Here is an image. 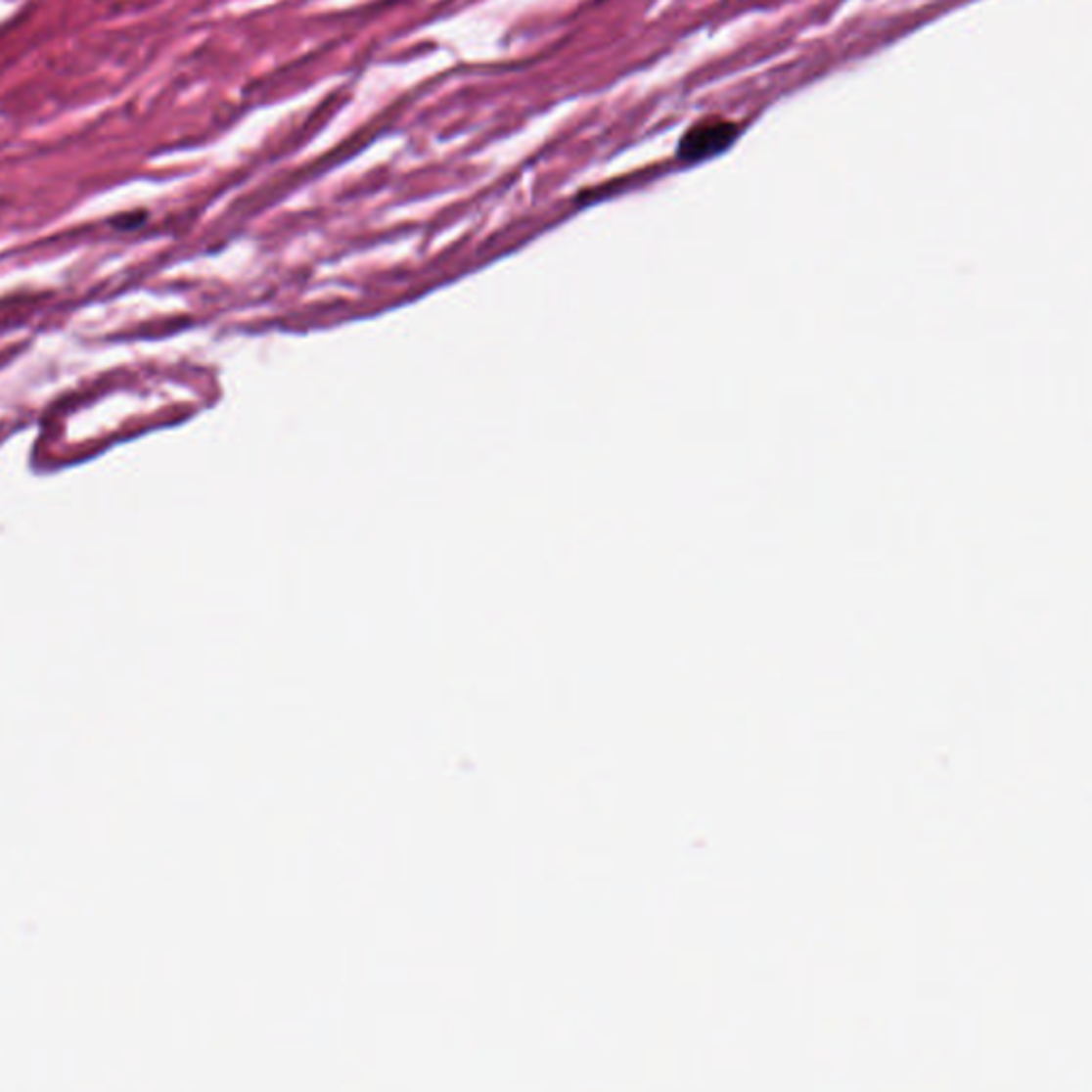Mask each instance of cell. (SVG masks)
Wrapping results in <instances>:
<instances>
[{"label": "cell", "mask_w": 1092, "mask_h": 1092, "mask_svg": "<svg viewBox=\"0 0 1092 1092\" xmlns=\"http://www.w3.org/2000/svg\"><path fill=\"white\" fill-rule=\"evenodd\" d=\"M739 133L741 126L728 120L698 122L681 137L679 148H676V157L685 162L713 159L717 154L726 152L734 144L736 137H739Z\"/></svg>", "instance_id": "cell-1"}]
</instances>
